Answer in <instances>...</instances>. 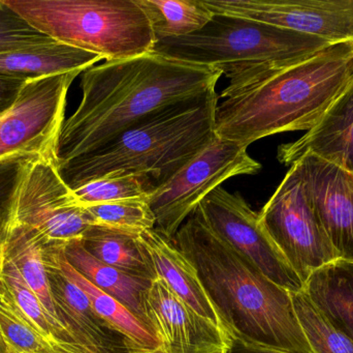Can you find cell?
Returning <instances> with one entry per match:
<instances>
[{"mask_svg": "<svg viewBox=\"0 0 353 353\" xmlns=\"http://www.w3.org/2000/svg\"><path fill=\"white\" fill-rule=\"evenodd\" d=\"M261 163L247 153V147L216 135L214 140L157 187L147 198L157 220L155 230L172 240L187 218L203 199L228 178L253 175Z\"/></svg>", "mask_w": 353, "mask_h": 353, "instance_id": "8", "label": "cell"}, {"mask_svg": "<svg viewBox=\"0 0 353 353\" xmlns=\"http://www.w3.org/2000/svg\"><path fill=\"white\" fill-rule=\"evenodd\" d=\"M0 247L16 265L27 285L39 296L48 312L58 321L50 292L43 245L28 230L2 215Z\"/></svg>", "mask_w": 353, "mask_h": 353, "instance_id": "22", "label": "cell"}, {"mask_svg": "<svg viewBox=\"0 0 353 353\" xmlns=\"http://www.w3.org/2000/svg\"><path fill=\"white\" fill-rule=\"evenodd\" d=\"M140 240L152 258L157 278L189 308L224 330L196 269L173 240H168L155 229L143 232Z\"/></svg>", "mask_w": 353, "mask_h": 353, "instance_id": "17", "label": "cell"}, {"mask_svg": "<svg viewBox=\"0 0 353 353\" xmlns=\"http://www.w3.org/2000/svg\"><path fill=\"white\" fill-rule=\"evenodd\" d=\"M215 90L165 108L97 151L59 168L72 190L93 180L140 174L165 184L216 137Z\"/></svg>", "mask_w": 353, "mask_h": 353, "instance_id": "4", "label": "cell"}, {"mask_svg": "<svg viewBox=\"0 0 353 353\" xmlns=\"http://www.w3.org/2000/svg\"><path fill=\"white\" fill-rule=\"evenodd\" d=\"M332 46L311 35L267 23L214 14L201 30L159 39L153 51L219 70L230 82L308 59Z\"/></svg>", "mask_w": 353, "mask_h": 353, "instance_id": "5", "label": "cell"}, {"mask_svg": "<svg viewBox=\"0 0 353 353\" xmlns=\"http://www.w3.org/2000/svg\"><path fill=\"white\" fill-rule=\"evenodd\" d=\"M43 259L57 267L70 281L84 292L95 312L117 330L132 344L145 350L161 348L150 327L132 314L124 305L93 285L66 260L61 249H43Z\"/></svg>", "mask_w": 353, "mask_h": 353, "instance_id": "20", "label": "cell"}, {"mask_svg": "<svg viewBox=\"0 0 353 353\" xmlns=\"http://www.w3.org/2000/svg\"><path fill=\"white\" fill-rule=\"evenodd\" d=\"M157 188L149 176L132 174L93 180L72 191L79 205L88 207L125 199H147Z\"/></svg>", "mask_w": 353, "mask_h": 353, "instance_id": "29", "label": "cell"}, {"mask_svg": "<svg viewBox=\"0 0 353 353\" xmlns=\"http://www.w3.org/2000/svg\"><path fill=\"white\" fill-rule=\"evenodd\" d=\"M48 353H59L53 352H49ZM128 353H165L161 350V348H159V350H145V348H136V350H132V352Z\"/></svg>", "mask_w": 353, "mask_h": 353, "instance_id": "34", "label": "cell"}, {"mask_svg": "<svg viewBox=\"0 0 353 353\" xmlns=\"http://www.w3.org/2000/svg\"><path fill=\"white\" fill-rule=\"evenodd\" d=\"M172 240L196 269L230 337L270 350L313 353L290 292L268 279L214 233L199 207Z\"/></svg>", "mask_w": 353, "mask_h": 353, "instance_id": "3", "label": "cell"}, {"mask_svg": "<svg viewBox=\"0 0 353 353\" xmlns=\"http://www.w3.org/2000/svg\"><path fill=\"white\" fill-rule=\"evenodd\" d=\"M290 294L299 323L313 353H353V340L331 325L304 290Z\"/></svg>", "mask_w": 353, "mask_h": 353, "instance_id": "27", "label": "cell"}, {"mask_svg": "<svg viewBox=\"0 0 353 353\" xmlns=\"http://www.w3.org/2000/svg\"><path fill=\"white\" fill-rule=\"evenodd\" d=\"M45 260V259H43ZM58 321L89 353H128L141 348L101 318L82 289L45 260Z\"/></svg>", "mask_w": 353, "mask_h": 353, "instance_id": "15", "label": "cell"}, {"mask_svg": "<svg viewBox=\"0 0 353 353\" xmlns=\"http://www.w3.org/2000/svg\"><path fill=\"white\" fill-rule=\"evenodd\" d=\"M0 269L14 302L37 333L53 352L59 353H89L79 345L65 327L54 318L35 292L27 285L16 265L0 247Z\"/></svg>", "mask_w": 353, "mask_h": 353, "instance_id": "23", "label": "cell"}, {"mask_svg": "<svg viewBox=\"0 0 353 353\" xmlns=\"http://www.w3.org/2000/svg\"><path fill=\"white\" fill-rule=\"evenodd\" d=\"M91 226L105 228L140 238L143 232L155 229L157 220L146 198L125 199L85 207Z\"/></svg>", "mask_w": 353, "mask_h": 353, "instance_id": "26", "label": "cell"}, {"mask_svg": "<svg viewBox=\"0 0 353 353\" xmlns=\"http://www.w3.org/2000/svg\"><path fill=\"white\" fill-rule=\"evenodd\" d=\"M213 14L267 23L331 45L353 43V0H201Z\"/></svg>", "mask_w": 353, "mask_h": 353, "instance_id": "12", "label": "cell"}, {"mask_svg": "<svg viewBox=\"0 0 353 353\" xmlns=\"http://www.w3.org/2000/svg\"><path fill=\"white\" fill-rule=\"evenodd\" d=\"M259 213L265 231L304 285L315 271L340 259L313 209L298 163L290 166Z\"/></svg>", "mask_w": 353, "mask_h": 353, "instance_id": "10", "label": "cell"}, {"mask_svg": "<svg viewBox=\"0 0 353 353\" xmlns=\"http://www.w3.org/2000/svg\"><path fill=\"white\" fill-rule=\"evenodd\" d=\"M50 39L37 31L0 0V53L34 45Z\"/></svg>", "mask_w": 353, "mask_h": 353, "instance_id": "30", "label": "cell"}, {"mask_svg": "<svg viewBox=\"0 0 353 353\" xmlns=\"http://www.w3.org/2000/svg\"><path fill=\"white\" fill-rule=\"evenodd\" d=\"M221 72L151 53L105 61L81 74L82 99L65 120L58 168L105 146L152 114L215 90Z\"/></svg>", "mask_w": 353, "mask_h": 353, "instance_id": "1", "label": "cell"}, {"mask_svg": "<svg viewBox=\"0 0 353 353\" xmlns=\"http://www.w3.org/2000/svg\"><path fill=\"white\" fill-rule=\"evenodd\" d=\"M150 329L165 353H226L232 337L189 308L161 279L153 280L145 302Z\"/></svg>", "mask_w": 353, "mask_h": 353, "instance_id": "13", "label": "cell"}, {"mask_svg": "<svg viewBox=\"0 0 353 353\" xmlns=\"http://www.w3.org/2000/svg\"><path fill=\"white\" fill-rule=\"evenodd\" d=\"M307 153L353 174V81L312 128L278 147L277 158L292 166Z\"/></svg>", "mask_w": 353, "mask_h": 353, "instance_id": "16", "label": "cell"}, {"mask_svg": "<svg viewBox=\"0 0 353 353\" xmlns=\"http://www.w3.org/2000/svg\"><path fill=\"white\" fill-rule=\"evenodd\" d=\"M304 292L333 327L353 340V261L338 259L321 267Z\"/></svg>", "mask_w": 353, "mask_h": 353, "instance_id": "21", "label": "cell"}, {"mask_svg": "<svg viewBox=\"0 0 353 353\" xmlns=\"http://www.w3.org/2000/svg\"><path fill=\"white\" fill-rule=\"evenodd\" d=\"M2 215L28 230L43 249L59 250L82 240L90 219L79 205L56 160L30 157L19 161Z\"/></svg>", "mask_w": 353, "mask_h": 353, "instance_id": "7", "label": "cell"}, {"mask_svg": "<svg viewBox=\"0 0 353 353\" xmlns=\"http://www.w3.org/2000/svg\"><path fill=\"white\" fill-rule=\"evenodd\" d=\"M82 72L28 78L0 114V162L41 157L58 162L68 89Z\"/></svg>", "mask_w": 353, "mask_h": 353, "instance_id": "9", "label": "cell"}, {"mask_svg": "<svg viewBox=\"0 0 353 353\" xmlns=\"http://www.w3.org/2000/svg\"><path fill=\"white\" fill-rule=\"evenodd\" d=\"M6 199H2V200H0V224H1V219H2V207H3V202Z\"/></svg>", "mask_w": 353, "mask_h": 353, "instance_id": "36", "label": "cell"}, {"mask_svg": "<svg viewBox=\"0 0 353 353\" xmlns=\"http://www.w3.org/2000/svg\"><path fill=\"white\" fill-rule=\"evenodd\" d=\"M199 209L214 233L268 279L292 294L304 290L302 280L263 228L259 213L239 193L219 187L203 199Z\"/></svg>", "mask_w": 353, "mask_h": 353, "instance_id": "11", "label": "cell"}, {"mask_svg": "<svg viewBox=\"0 0 353 353\" xmlns=\"http://www.w3.org/2000/svg\"><path fill=\"white\" fill-rule=\"evenodd\" d=\"M19 161L0 162V200L6 199L10 192Z\"/></svg>", "mask_w": 353, "mask_h": 353, "instance_id": "32", "label": "cell"}, {"mask_svg": "<svg viewBox=\"0 0 353 353\" xmlns=\"http://www.w3.org/2000/svg\"><path fill=\"white\" fill-rule=\"evenodd\" d=\"M39 32L105 61L151 53L157 37L136 0H4Z\"/></svg>", "mask_w": 353, "mask_h": 353, "instance_id": "6", "label": "cell"}, {"mask_svg": "<svg viewBox=\"0 0 353 353\" xmlns=\"http://www.w3.org/2000/svg\"><path fill=\"white\" fill-rule=\"evenodd\" d=\"M61 251L68 263L78 273L93 285L119 300L132 314L148 325L145 302L152 283L151 280L130 275L101 263L85 250L81 240L70 242Z\"/></svg>", "mask_w": 353, "mask_h": 353, "instance_id": "19", "label": "cell"}, {"mask_svg": "<svg viewBox=\"0 0 353 353\" xmlns=\"http://www.w3.org/2000/svg\"><path fill=\"white\" fill-rule=\"evenodd\" d=\"M27 79L0 73V114L6 111L16 102Z\"/></svg>", "mask_w": 353, "mask_h": 353, "instance_id": "31", "label": "cell"}, {"mask_svg": "<svg viewBox=\"0 0 353 353\" xmlns=\"http://www.w3.org/2000/svg\"><path fill=\"white\" fill-rule=\"evenodd\" d=\"M148 17L157 41L203 29L214 16L201 0H136Z\"/></svg>", "mask_w": 353, "mask_h": 353, "instance_id": "25", "label": "cell"}, {"mask_svg": "<svg viewBox=\"0 0 353 353\" xmlns=\"http://www.w3.org/2000/svg\"><path fill=\"white\" fill-rule=\"evenodd\" d=\"M296 163L313 209L339 258L353 261V174L310 153Z\"/></svg>", "mask_w": 353, "mask_h": 353, "instance_id": "14", "label": "cell"}, {"mask_svg": "<svg viewBox=\"0 0 353 353\" xmlns=\"http://www.w3.org/2000/svg\"><path fill=\"white\" fill-rule=\"evenodd\" d=\"M353 81V43L230 82L215 112L219 138L248 147L280 133L312 128Z\"/></svg>", "mask_w": 353, "mask_h": 353, "instance_id": "2", "label": "cell"}, {"mask_svg": "<svg viewBox=\"0 0 353 353\" xmlns=\"http://www.w3.org/2000/svg\"><path fill=\"white\" fill-rule=\"evenodd\" d=\"M0 353H10L8 345H6V341L2 337L1 332H0Z\"/></svg>", "mask_w": 353, "mask_h": 353, "instance_id": "35", "label": "cell"}, {"mask_svg": "<svg viewBox=\"0 0 353 353\" xmlns=\"http://www.w3.org/2000/svg\"><path fill=\"white\" fill-rule=\"evenodd\" d=\"M103 58L55 39L0 53V73L35 78L84 72Z\"/></svg>", "mask_w": 353, "mask_h": 353, "instance_id": "18", "label": "cell"}, {"mask_svg": "<svg viewBox=\"0 0 353 353\" xmlns=\"http://www.w3.org/2000/svg\"><path fill=\"white\" fill-rule=\"evenodd\" d=\"M81 242L89 254L105 265L143 279H157L154 263L140 238L91 226Z\"/></svg>", "mask_w": 353, "mask_h": 353, "instance_id": "24", "label": "cell"}, {"mask_svg": "<svg viewBox=\"0 0 353 353\" xmlns=\"http://www.w3.org/2000/svg\"><path fill=\"white\" fill-rule=\"evenodd\" d=\"M0 332L10 353H48L50 346L14 302L0 269Z\"/></svg>", "mask_w": 353, "mask_h": 353, "instance_id": "28", "label": "cell"}, {"mask_svg": "<svg viewBox=\"0 0 353 353\" xmlns=\"http://www.w3.org/2000/svg\"><path fill=\"white\" fill-rule=\"evenodd\" d=\"M226 353H292L281 352V350H270V348L259 347V346L251 345L245 343L236 338H232L230 347Z\"/></svg>", "mask_w": 353, "mask_h": 353, "instance_id": "33", "label": "cell"}]
</instances>
